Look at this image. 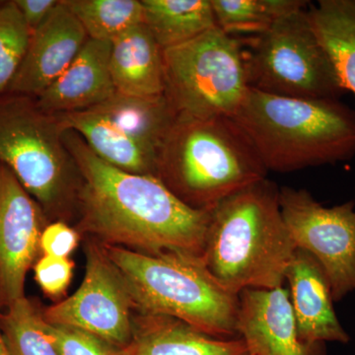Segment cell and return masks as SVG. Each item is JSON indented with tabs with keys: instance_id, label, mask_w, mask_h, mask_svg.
Instances as JSON below:
<instances>
[{
	"instance_id": "9a60e30c",
	"label": "cell",
	"mask_w": 355,
	"mask_h": 355,
	"mask_svg": "<svg viewBox=\"0 0 355 355\" xmlns=\"http://www.w3.org/2000/svg\"><path fill=\"white\" fill-rule=\"evenodd\" d=\"M112 43L88 39L71 64L50 87L36 98L40 108L50 114L87 111L116 93L110 57Z\"/></svg>"
},
{
	"instance_id": "7402d4cb",
	"label": "cell",
	"mask_w": 355,
	"mask_h": 355,
	"mask_svg": "<svg viewBox=\"0 0 355 355\" xmlns=\"http://www.w3.org/2000/svg\"><path fill=\"white\" fill-rule=\"evenodd\" d=\"M216 25L226 34L266 31L279 18L309 6L302 0H210Z\"/></svg>"
},
{
	"instance_id": "e0dca14e",
	"label": "cell",
	"mask_w": 355,
	"mask_h": 355,
	"mask_svg": "<svg viewBox=\"0 0 355 355\" xmlns=\"http://www.w3.org/2000/svg\"><path fill=\"white\" fill-rule=\"evenodd\" d=\"M110 71L116 92L121 94H164L163 51L144 23L112 43Z\"/></svg>"
},
{
	"instance_id": "9c48e42d",
	"label": "cell",
	"mask_w": 355,
	"mask_h": 355,
	"mask_svg": "<svg viewBox=\"0 0 355 355\" xmlns=\"http://www.w3.org/2000/svg\"><path fill=\"white\" fill-rule=\"evenodd\" d=\"M292 241L314 257L330 282L334 301L355 292V202L324 207L305 189L279 188Z\"/></svg>"
},
{
	"instance_id": "83f0119b",
	"label": "cell",
	"mask_w": 355,
	"mask_h": 355,
	"mask_svg": "<svg viewBox=\"0 0 355 355\" xmlns=\"http://www.w3.org/2000/svg\"><path fill=\"white\" fill-rule=\"evenodd\" d=\"M79 242L78 233L62 221L48 224L42 232L40 249L46 256L67 258Z\"/></svg>"
},
{
	"instance_id": "52a82bcc",
	"label": "cell",
	"mask_w": 355,
	"mask_h": 355,
	"mask_svg": "<svg viewBox=\"0 0 355 355\" xmlns=\"http://www.w3.org/2000/svg\"><path fill=\"white\" fill-rule=\"evenodd\" d=\"M164 94L179 118L232 119L250 91L246 42L218 27L163 51Z\"/></svg>"
},
{
	"instance_id": "4316f807",
	"label": "cell",
	"mask_w": 355,
	"mask_h": 355,
	"mask_svg": "<svg viewBox=\"0 0 355 355\" xmlns=\"http://www.w3.org/2000/svg\"><path fill=\"white\" fill-rule=\"evenodd\" d=\"M73 266L69 259L44 254L35 265V279L46 295L58 297L71 282Z\"/></svg>"
},
{
	"instance_id": "6da1fadb",
	"label": "cell",
	"mask_w": 355,
	"mask_h": 355,
	"mask_svg": "<svg viewBox=\"0 0 355 355\" xmlns=\"http://www.w3.org/2000/svg\"><path fill=\"white\" fill-rule=\"evenodd\" d=\"M64 140L80 173L77 203L84 230L140 253L202 257L211 210L191 209L157 177L104 162L76 132L65 130Z\"/></svg>"
},
{
	"instance_id": "5bb4252c",
	"label": "cell",
	"mask_w": 355,
	"mask_h": 355,
	"mask_svg": "<svg viewBox=\"0 0 355 355\" xmlns=\"http://www.w3.org/2000/svg\"><path fill=\"white\" fill-rule=\"evenodd\" d=\"M299 338L320 349L326 343H349L350 336L336 314L331 284L324 268L304 250L296 249L286 273Z\"/></svg>"
},
{
	"instance_id": "484cf974",
	"label": "cell",
	"mask_w": 355,
	"mask_h": 355,
	"mask_svg": "<svg viewBox=\"0 0 355 355\" xmlns=\"http://www.w3.org/2000/svg\"><path fill=\"white\" fill-rule=\"evenodd\" d=\"M42 328L58 355H121V349L80 329L49 324L43 317Z\"/></svg>"
},
{
	"instance_id": "f1b7e54d",
	"label": "cell",
	"mask_w": 355,
	"mask_h": 355,
	"mask_svg": "<svg viewBox=\"0 0 355 355\" xmlns=\"http://www.w3.org/2000/svg\"><path fill=\"white\" fill-rule=\"evenodd\" d=\"M32 33L43 24L60 0H14Z\"/></svg>"
},
{
	"instance_id": "cb8c5ba5",
	"label": "cell",
	"mask_w": 355,
	"mask_h": 355,
	"mask_svg": "<svg viewBox=\"0 0 355 355\" xmlns=\"http://www.w3.org/2000/svg\"><path fill=\"white\" fill-rule=\"evenodd\" d=\"M0 313V326L9 355H58L42 328V314L27 297Z\"/></svg>"
},
{
	"instance_id": "f546056e",
	"label": "cell",
	"mask_w": 355,
	"mask_h": 355,
	"mask_svg": "<svg viewBox=\"0 0 355 355\" xmlns=\"http://www.w3.org/2000/svg\"><path fill=\"white\" fill-rule=\"evenodd\" d=\"M1 307V305H0ZM0 355H9L6 342H4L3 335H2L1 326H0Z\"/></svg>"
},
{
	"instance_id": "4fadbf2b",
	"label": "cell",
	"mask_w": 355,
	"mask_h": 355,
	"mask_svg": "<svg viewBox=\"0 0 355 355\" xmlns=\"http://www.w3.org/2000/svg\"><path fill=\"white\" fill-rule=\"evenodd\" d=\"M236 331L250 355H316L299 338L289 291L244 289L239 293Z\"/></svg>"
},
{
	"instance_id": "7a4b0ae2",
	"label": "cell",
	"mask_w": 355,
	"mask_h": 355,
	"mask_svg": "<svg viewBox=\"0 0 355 355\" xmlns=\"http://www.w3.org/2000/svg\"><path fill=\"white\" fill-rule=\"evenodd\" d=\"M279 205V187L268 178L222 200L210 212L202 261L235 294L284 286L294 252Z\"/></svg>"
},
{
	"instance_id": "2e32d148",
	"label": "cell",
	"mask_w": 355,
	"mask_h": 355,
	"mask_svg": "<svg viewBox=\"0 0 355 355\" xmlns=\"http://www.w3.org/2000/svg\"><path fill=\"white\" fill-rule=\"evenodd\" d=\"M121 355H250L240 338H219L184 322L141 314L133 322L132 338Z\"/></svg>"
},
{
	"instance_id": "30bf717a",
	"label": "cell",
	"mask_w": 355,
	"mask_h": 355,
	"mask_svg": "<svg viewBox=\"0 0 355 355\" xmlns=\"http://www.w3.org/2000/svg\"><path fill=\"white\" fill-rule=\"evenodd\" d=\"M132 307L118 268L102 246L89 244L85 275L78 291L41 314L46 323L80 329L123 349L132 338Z\"/></svg>"
},
{
	"instance_id": "d4e9b609",
	"label": "cell",
	"mask_w": 355,
	"mask_h": 355,
	"mask_svg": "<svg viewBox=\"0 0 355 355\" xmlns=\"http://www.w3.org/2000/svg\"><path fill=\"white\" fill-rule=\"evenodd\" d=\"M31 35L14 0H0V96L19 69Z\"/></svg>"
},
{
	"instance_id": "8fae6325",
	"label": "cell",
	"mask_w": 355,
	"mask_h": 355,
	"mask_svg": "<svg viewBox=\"0 0 355 355\" xmlns=\"http://www.w3.org/2000/svg\"><path fill=\"white\" fill-rule=\"evenodd\" d=\"M44 209L0 163V305L25 297L26 275L36 261L46 227Z\"/></svg>"
},
{
	"instance_id": "603a6c76",
	"label": "cell",
	"mask_w": 355,
	"mask_h": 355,
	"mask_svg": "<svg viewBox=\"0 0 355 355\" xmlns=\"http://www.w3.org/2000/svg\"><path fill=\"white\" fill-rule=\"evenodd\" d=\"M88 39L113 43L144 23L140 0H65Z\"/></svg>"
},
{
	"instance_id": "d6986e66",
	"label": "cell",
	"mask_w": 355,
	"mask_h": 355,
	"mask_svg": "<svg viewBox=\"0 0 355 355\" xmlns=\"http://www.w3.org/2000/svg\"><path fill=\"white\" fill-rule=\"evenodd\" d=\"M91 110L158 156L178 118L165 94L130 96L116 92Z\"/></svg>"
},
{
	"instance_id": "ba28073f",
	"label": "cell",
	"mask_w": 355,
	"mask_h": 355,
	"mask_svg": "<svg viewBox=\"0 0 355 355\" xmlns=\"http://www.w3.org/2000/svg\"><path fill=\"white\" fill-rule=\"evenodd\" d=\"M308 7L245 41L250 88L298 99L340 100L347 92L313 28Z\"/></svg>"
},
{
	"instance_id": "44dd1931",
	"label": "cell",
	"mask_w": 355,
	"mask_h": 355,
	"mask_svg": "<svg viewBox=\"0 0 355 355\" xmlns=\"http://www.w3.org/2000/svg\"><path fill=\"white\" fill-rule=\"evenodd\" d=\"M308 13L343 88L355 95V0H319L310 3Z\"/></svg>"
},
{
	"instance_id": "277c9868",
	"label": "cell",
	"mask_w": 355,
	"mask_h": 355,
	"mask_svg": "<svg viewBox=\"0 0 355 355\" xmlns=\"http://www.w3.org/2000/svg\"><path fill=\"white\" fill-rule=\"evenodd\" d=\"M268 173L230 118L178 116L158 156V179L191 209L207 211Z\"/></svg>"
},
{
	"instance_id": "3957f363",
	"label": "cell",
	"mask_w": 355,
	"mask_h": 355,
	"mask_svg": "<svg viewBox=\"0 0 355 355\" xmlns=\"http://www.w3.org/2000/svg\"><path fill=\"white\" fill-rule=\"evenodd\" d=\"M268 172L355 157V111L340 100L298 99L250 89L233 116Z\"/></svg>"
},
{
	"instance_id": "8992f818",
	"label": "cell",
	"mask_w": 355,
	"mask_h": 355,
	"mask_svg": "<svg viewBox=\"0 0 355 355\" xmlns=\"http://www.w3.org/2000/svg\"><path fill=\"white\" fill-rule=\"evenodd\" d=\"M65 130L36 98L0 96V163L15 175L44 212L62 211L76 200L80 173L65 146Z\"/></svg>"
},
{
	"instance_id": "5b68a950",
	"label": "cell",
	"mask_w": 355,
	"mask_h": 355,
	"mask_svg": "<svg viewBox=\"0 0 355 355\" xmlns=\"http://www.w3.org/2000/svg\"><path fill=\"white\" fill-rule=\"evenodd\" d=\"M140 314L175 318L219 338H238L239 294L209 272L202 257L177 252L149 254L103 244Z\"/></svg>"
},
{
	"instance_id": "7c38bea8",
	"label": "cell",
	"mask_w": 355,
	"mask_h": 355,
	"mask_svg": "<svg viewBox=\"0 0 355 355\" xmlns=\"http://www.w3.org/2000/svg\"><path fill=\"white\" fill-rule=\"evenodd\" d=\"M87 41L83 25L65 0H60L32 33L24 60L6 94L38 98L64 73Z\"/></svg>"
},
{
	"instance_id": "ac0fdd59",
	"label": "cell",
	"mask_w": 355,
	"mask_h": 355,
	"mask_svg": "<svg viewBox=\"0 0 355 355\" xmlns=\"http://www.w3.org/2000/svg\"><path fill=\"white\" fill-rule=\"evenodd\" d=\"M57 116L64 130L76 132L104 162L125 172L157 177V154L128 137L101 114L87 110Z\"/></svg>"
},
{
	"instance_id": "ffe728a7",
	"label": "cell",
	"mask_w": 355,
	"mask_h": 355,
	"mask_svg": "<svg viewBox=\"0 0 355 355\" xmlns=\"http://www.w3.org/2000/svg\"><path fill=\"white\" fill-rule=\"evenodd\" d=\"M144 24L162 51L217 27L210 0H141Z\"/></svg>"
}]
</instances>
